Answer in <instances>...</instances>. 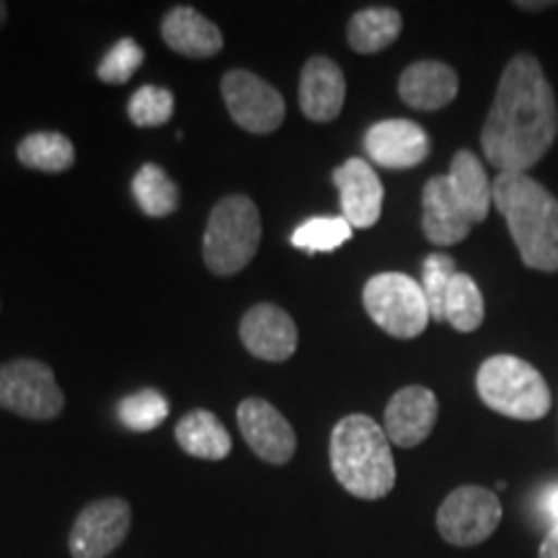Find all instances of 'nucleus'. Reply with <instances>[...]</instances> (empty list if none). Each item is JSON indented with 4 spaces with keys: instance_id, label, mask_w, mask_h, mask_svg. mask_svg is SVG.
I'll return each mask as SVG.
<instances>
[{
    "instance_id": "obj_30",
    "label": "nucleus",
    "mask_w": 558,
    "mask_h": 558,
    "mask_svg": "<svg viewBox=\"0 0 558 558\" xmlns=\"http://www.w3.org/2000/svg\"><path fill=\"white\" fill-rule=\"evenodd\" d=\"M143 60H145L143 47H140L135 39L124 37L117 41L107 54H104L99 68H96V75H99V81L109 83V86H122V83H128L132 75L137 73V68L143 65Z\"/></svg>"
},
{
    "instance_id": "obj_17",
    "label": "nucleus",
    "mask_w": 558,
    "mask_h": 558,
    "mask_svg": "<svg viewBox=\"0 0 558 558\" xmlns=\"http://www.w3.org/2000/svg\"><path fill=\"white\" fill-rule=\"evenodd\" d=\"M422 207L424 235H427L435 246H456V243L469 239L473 222L465 218V213L460 209L456 194L450 190L448 173H445V177H432L427 184H424Z\"/></svg>"
},
{
    "instance_id": "obj_15",
    "label": "nucleus",
    "mask_w": 558,
    "mask_h": 558,
    "mask_svg": "<svg viewBox=\"0 0 558 558\" xmlns=\"http://www.w3.org/2000/svg\"><path fill=\"white\" fill-rule=\"evenodd\" d=\"M437 396L424 386H407L386 407V435L399 448H416L432 435L437 424Z\"/></svg>"
},
{
    "instance_id": "obj_33",
    "label": "nucleus",
    "mask_w": 558,
    "mask_h": 558,
    "mask_svg": "<svg viewBox=\"0 0 558 558\" xmlns=\"http://www.w3.org/2000/svg\"><path fill=\"white\" fill-rule=\"evenodd\" d=\"M5 19H9V5H5L3 0H0V26L5 24Z\"/></svg>"
},
{
    "instance_id": "obj_2",
    "label": "nucleus",
    "mask_w": 558,
    "mask_h": 558,
    "mask_svg": "<svg viewBox=\"0 0 558 558\" xmlns=\"http://www.w3.org/2000/svg\"><path fill=\"white\" fill-rule=\"evenodd\" d=\"M494 207L505 215L522 264L558 271V199L527 173H499L492 181Z\"/></svg>"
},
{
    "instance_id": "obj_32",
    "label": "nucleus",
    "mask_w": 558,
    "mask_h": 558,
    "mask_svg": "<svg viewBox=\"0 0 558 558\" xmlns=\"http://www.w3.org/2000/svg\"><path fill=\"white\" fill-rule=\"evenodd\" d=\"M546 512H548V518L554 520V527L558 530V488H554V492L548 494V499H546Z\"/></svg>"
},
{
    "instance_id": "obj_20",
    "label": "nucleus",
    "mask_w": 558,
    "mask_h": 558,
    "mask_svg": "<svg viewBox=\"0 0 558 558\" xmlns=\"http://www.w3.org/2000/svg\"><path fill=\"white\" fill-rule=\"evenodd\" d=\"M448 181L460 209L465 213V218H469L473 226H476V222H484L488 218V209H492L494 199L492 181H488V173L478 156H473L471 150H458L456 158H452Z\"/></svg>"
},
{
    "instance_id": "obj_27",
    "label": "nucleus",
    "mask_w": 558,
    "mask_h": 558,
    "mask_svg": "<svg viewBox=\"0 0 558 558\" xmlns=\"http://www.w3.org/2000/svg\"><path fill=\"white\" fill-rule=\"evenodd\" d=\"M117 416L132 432H150L166 422V416H169V401H166L163 393H158L153 388L137 390V393L120 401Z\"/></svg>"
},
{
    "instance_id": "obj_29",
    "label": "nucleus",
    "mask_w": 558,
    "mask_h": 558,
    "mask_svg": "<svg viewBox=\"0 0 558 558\" xmlns=\"http://www.w3.org/2000/svg\"><path fill=\"white\" fill-rule=\"evenodd\" d=\"M458 275L456 262L448 254H429L422 267V290L427 298L429 316L432 320H445V300H448V290L452 277Z\"/></svg>"
},
{
    "instance_id": "obj_25",
    "label": "nucleus",
    "mask_w": 558,
    "mask_h": 558,
    "mask_svg": "<svg viewBox=\"0 0 558 558\" xmlns=\"http://www.w3.org/2000/svg\"><path fill=\"white\" fill-rule=\"evenodd\" d=\"M484 316H486V305H484V295H481L478 284L473 282L471 275L458 271L450 282L448 300H445V320H448L456 331L471 333L481 329Z\"/></svg>"
},
{
    "instance_id": "obj_26",
    "label": "nucleus",
    "mask_w": 558,
    "mask_h": 558,
    "mask_svg": "<svg viewBox=\"0 0 558 558\" xmlns=\"http://www.w3.org/2000/svg\"><path fill=\"white\" fill-rule=\"evenodd\" d=\"M352 226L344 218H311L292 233V246L305 254H329L352 239Z\"/></svg>"
},
{
    "instance_id": "obj_7",
    "label": "nucleus",
    "mask_w": 558,
    "mask_h": 558,
    "mask_svg": "<svg viewBox=\"0 0 558 558\" xmlns=\"http://www.w3.org/2000/svg\"><path fill=\"white\" fill-rule=\"evenodd\" d=\"M0 409L34 422H50L65 409V396L45 362L13 360L0 365Z\"/></svg>"
},
{
    "instance_id": "obj_1",
    "label": "nucleus",
    "mask_w": 558,
    "mask_h": 558,
    "mask_svg": "<svg viewBox=\"0 0 558 558\" xmlns=\"http://www.w3.org/2000/svg\"><path fill=\"white\" fill-rule=\"evenodd\" d=\"M558 135L556 94L535 54H514L481 130V150L499 173H527Z\"/></svg>"
},
{
    "instance_id": "obj_10",
    "label": "nucleus",
    "mask_w": 558,
    "mask_h": 558,
    "mask_svg": "<svg viewBox=\"0 0 558 558\" xmlns=\"http://www.w3.org/2000/svg\"><path fill=\"white\" fill-rule=\"evenodd\" d=\"M132 509L124 499L90 501L70 530V556L107 558L128 538Z\"/></svg>"
},
{
    "instance_id": "obj_11",
    "label": "nucleus",
    "mask_w": 558,
    "mask_h": 558,
    "mask_svg": "<svg viewBox=\"0 0 558 558\" xmlns=\"http://www.w3.org/2000/svg\"><path fill=\"white\" fill-rule=\"evenodd\" d=\"M239 427L248 448L271 465L290 463L298 450L295 429L279 411L264 399H246L239 407Z\"/></svg>"
},
{
    "instance_id": "obj_8",
    "label": "nucleus",
    "mask_w": 558,
    "mask_h": 558,
    "mask_svg": "<svg viewBox=\"0 0 558 558\" xmlns=\"http://www.w3.org/2000/svg\"><path fill=\"white\" fill-rule=\"evenodd\" d=\"M501 522V501L492 488L458 486L437 509V530L450 546L471 548L488 541Z\"/></svg>"
},
{
    "instance_id": "obj_31",
    "label": "nucleus",
    "mask_w": 558,
    "mask_h": 558,
    "mask_svg": "<svg viewBox=\"0 0 558 558\" xmlns=\"http://www.w3.org/2000/svg\"><path fill=\"white\" fill-rule=\"evenodd\" d=\"M538 558H558V530L550 527V533L543 538Z\"/></svg>"
},
{
    "instance_id": "obj_14",
    "label": "nucleus",
    "mask_w": 558,
    "mask_h": 558,
    "mask_svg": "<svg viewBox=\"0 0 558 558\" xmlns=\"http://www.w3.org/2000/svg\"><path fill=\"white\" fill-rule=\"evenodd\" d=\"M339 190L341 213L352 228H373L383 213V184L365 158H349L331 173Z\"/></svg>"
},
{
    "instance_id": "obj_6",
    "label": "nucleus",
    "mask_w": 558,
    "mask_h": 558,
    "mask_svg": "<svg viewBox=\"0 0 558 558\" xmlns=\"http://www.w3.org/2000/svg\"><path fill=\"white\" fill-rule=\"evenodd\" d=\"M367 316L396 339H414L432 320L422 282L401 271H383L367 279L362 290Z\"/></svg>"
},
{
    "instance_id": "obj_22",
    "label": "nucleus",
    "mask_w": 558,
    "mask_h": 558,
    "mask_svg": "<svg viewBox=\"0 0 558 558\" xmlns=\"http://www.w3.org/2000/svg\"><path fill=\"white\" fill-rule=\"evenodd\" d=\"M403 19L396 9H365L349 19L347 41L354 52L375 54L399 39Z\"/></svg>"
},
{
    "instance_id": "obj_5",
    "label": "nucleus",
    "mask_w": 558,
    "mask_h": 558,
    "mask_svg": "<svg viewBox=\"0 0 558 558\" xmlns=\"http://www.w3.org/2000/svg\"><path fill=\"white\" fill-rule=\"evenodd\" d=\"M476 390L488 409L518 422L543 418L554 403L546 378L514 354L488 357L478 367Z\"/></svg>"
},
{
    "instance_id": "obj_21",
    "label": "nucleus",
    "mask_w": 558,
    "mask_h": 558,
    "mask_svg": "<svg viewBox=\"0 0 558 558\" xmlns=\"http://www.w3.org/2000/svg\"><path fill=\"white\" fill-rule=\"evenodd\" d=\"M177 442L186 456L199 460H222L233 450V439H230L226 424L205 409L190 411L179 418Z\"/></svg>"
},
{
    "instance_id": "obj_3",
    "label": "nucleus",
    "mask_w": 558,
    "mask_h": 558,
    "mask_svg": "<svg viewBox=\"0 0 558 558\" xmlns=\"http://www.w3.org/2000/svg\"><path fill=\"white\" fill-rule=\"evenodd\" d=\"M331 471L357 499H383L396 486V463L386 429L365 414H349L331 432Z\"/></svg>"
},
{
    "instance_id": "obj_9",
    "label": "nucleus",
    "mask_w": 558,
    "mask_h": 558,
    "mask_svg": "<svg viewBox=\"0 0 558 558\" xmlns=\"http://www.w3.org/2000/svg\"><path fill=\"white\" fill-rule=\"evenodd\" d=\"M222 99L233 122L251 135H269L282 128V94L251 70H230L222 78Z\"/></svg>"
},
{
    "instance_id": "obj_4",
    "label": "nucleus",
    "mask_w": 558,
    "mask_h": 558,
    "mask_svg": "<svg viewBox=\"0 0 558 558\" xmlns=\"http://www.w3.org/2000/svg\"><path fill=\"white\" fill-rule=\"evenodd\" d=\"M262 243V215L246 194H230L209 213L202 256L218 277L239 275L256 256Z\"/></svg>"
},
{
    "instance_id": "obj_13",
    "label": "nucleus",
    "mask_w": 558,
    "mask_h": 558,
    "mask_svg": "<svg viewBox=\"0 0 558 558\" xmlns=\"http://www.w3.org/2000/svg\"><path fill=\"white\" fill-rule=\"evenodd\" d=\"M241 341L254 357L264 362H284L298 349V326L279 305L259 303L241 318Z\"/></svg>"
},
{
    "instance_id": "obj_18",
    "label": "nucleus",
    "mask_w": 558,
    "mask_h": 558,
    "mask_svg": "<svg viewBox=\"0 0 558 558\" xmlns=\"http://www.w3.org/2000/svg\"><path fill=\"white\" fill-rule=\"evenodd\" d=\"M458 73L437 60H418L401 73L399 94L403 104L418 111H437L456 101Z\"/></svg>"
},
{
    "instance_id": "obj_19",
    "label": "nucleus",
    "mask_w": 558,
    "mask_h": 558,
    "mask_svg": "<svg viewBox=\"0 0 558 558\" xmlns=\"http://www.w3.org/2000/svg\"><path fill=\"white\" fill-rule=\"evenodd\" d=\"M160 37L173 52L186 58H213L226 45L218 26L190 5H179L166 13L160 21Z\"/></svg>"
},
{
    "instance_id": "obj_28",
    "label": "nucleus",
    "mask_w": 558,
    "mask_h": 558,
    "mask_svg": "<svg viewBox=\"0 0 558 558\" xmlns=\"http://www.w3.org/2000/svg\"><path fill=\"white\" fill-rule=\"evenodd\" d=\"M173 94L163 86H140L130 96L128 114L135 128H160L173 117Z\"/></svg>"
},
{
    "instance_id": "obj_12",
    "label": "nucleus",
    "mask_w": 558,
    "mask_h": 558,
    "mask_svg": "<svg viewBox=\"0 0 558 558\" xmlns=\"http://www.w3.org/2000/svg\"><path fill=\"white\" fill-rule=\"evenodd\" d=\"M429 148V135L411 120H383L365 132L369 160L390 171H407L424 163Z\"/></svg>"
},
{
    "instance_id": "obj_24",
    "label": "nucleus",
    "mask_w": 558,
    "mask_h": 558,
    "mask_svg": "<svg viewBox=\"0 0 558 558\" xmlns=\"http://www.w3.org/2000/svg\"><path fill=\"white\" fill-rule=\"evenodd\" d=\"M132 194L148 218H169L179 209V186L158 163L140 166L132 179Z\"/></svg>"
},
{
    "instance_id": "obj_16",
    "label": "nucleus",
    "mask_w": 558,
    "mask_h": 558,
    "mask_svg": "<svg viewBox=\"0 0 558 558\" xmlns=\"http://www.w3.org/2000/svg\"><path fill=\"white\" fill-rule=\"evenodd\" d=\"M300 109L311 122H333L344 109L347 81L331 58L316 54L300 73Z\"/></svg>"
},
{
    "instance_id": "obj_23",
    "label": "nucleus",
    "mask_w": 558,
    "mask_h": 558,
    "mask_svg": "<svg viewBox=\"0 0 558 558\" xmlns=\"http://www.w3.org/2000/svg\"><path fill=\"white\" fill-rule=\"evenodd\" d=\"M16 158L32 171L62 173L75 163V148L62 132H32L19 143Z\"/></svg>"
}]
</instances>
